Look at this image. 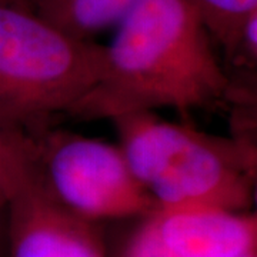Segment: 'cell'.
I'll list each match as a JSON object with an SVG mask.
<instances>
[{
    "label": "cell",
    "mask_w": 257,
    "mask_h": 257,
    "mask_svg": "<svg viewBox=\"0 0 257 257\" xmlns=\"http://www.w3.org/2000/svg\"><path fill=\"white\" fill-rule=\"evenodd\" d=\"M239 257H257V251L256 250H253V251H248L246 254H243V256H239Z\"/></svg>",
    "instance_id": "4fadbf2b"
},
{
    "label": "cell",
    "mask_w": 257,
    "mask_h": 257,
    "mask_svg": "<svg viewBox=\"0 0 257 257\" xmlns=\"http://www.w3.org/2000/svg\"><path fill=\"white\" fill-rule=\"evenodd\" d=\"M121 257H172L166 251L146 217L128 239Z\"/></svg>",
    "instance_id": "30bf717a"
},
{
    "label": "cell",
    "mask_w": 257,
    "mask_h": 257,
    "mask_svg": "<svg viewBox=\"0 0 257 257\" xmlns=\"http://www.w3.org/2000/svg\"><path fill=\"white\" fill-rule=\"evenodd\" d=\"M104 59L106 46L0 5V120L43 135L96 84Z\"/></svg>",
    "instance_id": "3957f363"
},
{
    "label": "cell",
    "mask_w": 257,
    "mask_h": 257,
    "mask_svg": "<svg viewBox=\"0 0 257 257\" xmlns=\"http://www.w3.org/2000/svg\"><path fill=\"white\" fill-rule=\"evenodd\" d=\"M40 136L0 120V211L40 175Z\"/></svg>",
    "instance_id": "ba28073f"
},
{
    "label": "cell",
    "mask_w": 257,
    "mask_h": 257,
    "mask_svg": "<svg viewBox=\"0 0 257 257\" xmlns=\"http://www.w3.org/2000/svg\"><path fill=\"white\" fill-rule=\"evenodd\" d=\"M216 49L193 0H138L106 46L99 80L67 116L94 121L217 107L231 97V82Z\"/></svg>",
    "instance_id": "6da1fadb"
},
{
    "label": "cell",
    "mask_w": 257,
    "mask_h": 257,
    "mask_svg": "<svg viewBox=\"0 0 257 257\" xmlns=\"http://www.w3.org/2000/svg\"><path fill=\"white\" fill-rule=\"evenodd\" d=\"M5 220L6 211H0V257H5Z\"/></svg>",
    "instance_id": "7c38bea8"
},
{
    "label": "cell",
    "mask_w": 257,
    "mask_h": 257,
    "mask_svg": "<svg viewBox=\"0 0 257 257\" xmlns=\"http://www.w3.org/2000/svg\"><path fill=\"white\" fill-rule=\"evenodd\" d=\"M5 257H106V253L97 221L63 206L40 172L6 207Z\"/></svg>",
    "instance_id": "5b68a950"
},
{
    "label": "cell",
    "mask_w": 257,
    "mask_h": 257,
    "mask_svg": "<svg viewBox=\"0 0 257 257\" xmlns=\"http://www.w3.org/2000/svg\"><path fill=\"white\" fill-rule=\"evenodd\" d=\"M111 121L130 170L159 207L250 209L254 155L240 140L170 123L153 111H133Z\"/></svg>",
    "instance_id": "7a4b0ae2"
},
{
    "label": "cell",
    "mask_w": 257,
    "mask_h": 257,
    "mask_svg": "<svg viewBox=\"0 0 257 257\" xmlns=\"http://www.w3.org/2000/svg\"><path fill=\"white\" fill-rule=\"evenodd\" d=\"M216 47L226 60H237L247 20L257 13V0H193Z\"/></svg>",
    "instance_id": "9c48e42d"
},
{
    "label": "cell",
    "mask_w": 257,
    "mask_h": 257,
    "mask_svg": "<svg viewBox=\"0 0 257 257\" xmlns=\"http://www.w3.org/2000/svg\"><path fill=\"white\" fill-rule=\"evenodd\" d=\"M138 0H35V13L66 33L92 40L116 28Z\"/></svg>",
    "instance_id": "52a82bcc"
},
{
    "label": "cell",
    "mask_w": 257,
    "mask_h": 257,
    "mask_svg": "<svg viewBox=\"0 0 257 257\" xmlns=\"http://www.w3.org/2000/svg\"><path fill=\"white\" fill-rule=\"evenodd\" d=\"M39 145L47 189L80 217H146L159 207L130 170L120 146L53 127L40 136Z\"/></svg>",
    "instance_id": "277c9868"
},
{
    "label": "cell",
    "mask_w": 257,
    "mask_h": 257,
    "mask_svg": "<svg viewBox=\"0 0 257 257\" xmlns=\"http://www.w3.org/2000/svg\"><path fill=\"white\" fill-rule=\"evenodd\" d=\"M146 220L172 257H239L256 250L257 219L247 211L157 207Z\"/></svg>",
    "instance_id": "8992f818"
},
{
    "label": "cell",
    "mask_w": 257,
    "mask_h": 257,
    "mask_svg": "<svg viewBox=\"0 0 257 257\" xmlns=\"http://www.w3.org/2000/svg\"><path fill=\"white\" fill-rule=\"evenodd\" d=\"M0 5H8V6H15V8L35 12V0H0Z\"/></svg>",
    "instance_id": "8fae6325"
}]
</instances>
